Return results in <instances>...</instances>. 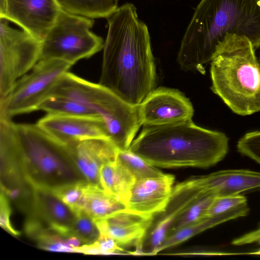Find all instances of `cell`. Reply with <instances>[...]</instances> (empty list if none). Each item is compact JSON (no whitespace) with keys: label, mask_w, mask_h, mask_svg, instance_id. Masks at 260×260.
<instances>
[{"label":"cell","mask_w":260,"mask_h":260,"mask_svg":"<svg viewBox=\"0 0 260 260\" xmlns=\"http://www.w3.org/2000/svg\"><path fill=\"white\" fill-rule=\"evenodd\" d=\"M36 124L64 145L88 139H109L105 124L100 117L47 114Z\"/></svg>","instance_id":"cell-11"},{"label":"cell","mask_w":260,"mask_h":260,"mask_svg":"<svg viewBox=\"0 0 260 260\" xmlns=\"http://www.w3.org/2000/svg\"><path fill=\"white\" fill-rule=\"evenodd\" d=\"M94 22L93 19L61 10L42 41L40 60L60 59L73 66L100 51L104 42L91 31Z\"/></svg>","instance_id":"cell-7"},{"label":"cell","mask_w":260,"mask_h":260,"mask_svg":"<svg viewBox=\"0 0 260 260\" xmlns=\"http://www.w3.org/2000/svg\"><path fill=\"white\" fill-rule=\"evenodd\" d=\"M116 161L126 169L136 180L156 177L164 173L128 149H118Z\"/></svg>","instance_id":"cell-25"},{"label":"cell","mask_w":260,"mask_h":260,"mask_svg":"<svg viewBox=\"0 0 260 260\" xmlns=\"http://www.w3.org/2000/svg\"><path fill=\"white\" fill-rule=\"evenodd\" d=\"M154 216L127 209L106 218L94 220L100 232L121 246H134L132 254L141 255L143 240L154 222Z\"/></svg>","instance_id":"cell-13"},{"label":"cell","mask_w":260,"mask_h":260,"mask_svg":"<svg viewBox=\"0 0 260 260\" xmlns=\"http://www.w3.org/2000/svg\"><path fill=\"white\" fill-rule=\"evenodd\" d=\"M51 96L71 98L93 110L102 119L109 139L119 149L129 148L142 125L138 105L127 103L100 83L88 81L69 71L47 97Z\"/></svg>","instance_id":"cell-6"},{"label":"cell","mask_w":260,"mask_h":260,"mask_svg":"<svg viewBox=\"0 0 260 260\" xmlns=\"http://www.w3.org/2000/svg\"><path fill=\"white\" fill-rule=\"evenodd\" d=\"M12 212L11 204L7 197L1 192L0 197V225L7 232L14 236H19V231L12 225L10 216Z\"/></svg>","instance_id":"cell-32"},{"label":"cell","mask_w":260,"mask_h":260,"mask_svg":"<svg viewBox=\"0 0 260 260\" xmlns=\"http://www.w3.org/2000/svg\"><path fill=\"white\" fill-rule=\"evenodd\" d=\"M79 253L86 254H128L122 247L109 236L100 234L99 239L89 245H82L78 247Z\"/></svg>","instance_id":"cell-29"},{"label":"cell","mask_w":260,"mask_h":260,"mask_svg":"<svg viewBox=\"0 0 260 260\" xmlns=\"http://www.w3.org/2000/svg\"><path fill=\"white\" fill-rule=\"evenodd\" d=\"M247 203L246 197L240 194L215 197L209 206L205 217L226 212Z\"/></svg>","instance_id":"cell-30"},{"label":"cell","mask_w":260,"mask_h":260,"mask_svg":"<svg viewBox=\"0 0 260 260\" xmlns=\"http://www.w3.org/2000/svg\"><path fill=\"white\" fill-rule=\"evenodd\" d=\"M61 10L56 0H7L4 18L42 41Z\"/></svg>","instance_id":"cell-12"},{"label":"cell","mask_w":260,"mask_h":260,"mask_svg":"<svg viewBox=\"0 0 260 260\" xmlns=\"http://www.w3.org/2000/svg\"><path fill=\"white\" fill-rule=\"evenodd\" d=\"M66 146L81 175L89 184L102 188L100 170L104 164L114 162L118 148L107 138H92Z\"/></svg>","instance_id":"cell-14"},{"label":"cell","mask_w":260,"mask_h":260,"mask_svg":"<svg viewBox=\"0 0 260 260\" xmlns=\"http://www.w3.org/2000/svg\"><path fill=\"white\" fill-rule=\"evenodd\" d=\"M31 215L65 239L71 236L76 214L50 189L33 187Z\"/></svg>","instance_id":"cell-16"},{"label":"cell","mask_w":260,"mask_h":260,"mask_svg":"<svg viewBox=\"0 0 260 260\" xmlns=\"http://www.w3.org/2000/svg\"><path fill=\"white\" fill-rule=\"evenodd\" d=\"M215 198L205 193L200 195L174 220L168 236L180 229L196 223L205 218L206 212Z\"/></svg>","instance_id":"cell-26"},{"label":"cell","mask_w":260,"mask_h":260,"mask_svg":"<svg viewBox=\"0 0 260 260\" xmlns=\"http://www.w3.org/2000/svg\"><path fill=\"white\" fill-rule=\"evenodd\" d=\"M0 18V99L29 72L40 58L42 41Z\"/></svg>","instance_id":"cell-9"},{"label":"cell","mask_w":260,"mask_h":260,"mask_svg":"<svg viewBox=\"0 0 260 260\" xmlns=\"http://www.w3.org/2000/svg\"><path fill=\"white\" fill-rule=\"evenodd\" d=\"M141 124L159 125L192 120L190 100L178 89L154 88L138 105Z\"/></svg>","instance_id":"cell-10"},{"label":"cell","mask_w":260,"mask_h":260,"mask_svg":"<svg viewBox=\"0 0 260 260\" xmlns=\"http://www.w3.org/2000/svg\"><path fill=\"white\" fill-rule=\"evenodd\" d=\"M258 61H259V63H260V53H259V58Z\"/></svg>","instance_id":"cell-36"},{"label":"cell","mask_w":260,"mask_h":260,"mask_svg":"<svg viewBox=\"0 0 260 260\" xmlns=\"http://www.w3.org/2000/svg\"><path fill=\"white\" fill-rule=\"evenodd\" d=\"M26 234L41 249L53 252L79 253L77 248L69 245L63 237L41 222L30 224Z\"/></svg>","instance_id":"cell-23"},{"label":"cell","mask_w":260,"mask_h":260,"mask_svg":"<svg viewBox=\"0 0 260 260\" xmlns=\"http://www.w3.org/2000/svg\"><path fill=\"white\" fill-rule=\"evenodd\" d=\"M135 181L133 175L116 160L104 164L101 168L100 182L103 189L125 204Z\"/></svg>","instance_id":"cell-21"},{"label":"cell","mask_w":260,"mask_h":260,"mask_svg":"<svg viewBox=\"0 0 260 260\" xmlns=\"http://www.w3.org/2000/svg\"><path fill=\"white\" fill-rule=\"evenodd\" d=\"M196 178L203 192L215 197L260 189V172L249 170H223Z\"/></svg>","instance_id":"cell-18"},{"label":"cell","mask_w":260,"mask_h":260,"mask_svg":"<svg viewBox=\"0 0 260 260\" xmlns=\"http://www.w3.org/2000/svg\"><path fill=\"white\" fill-rule=\"evenodd\" d=\"M238 151L260 164V131L247 133L239 139Z\"/></svg>","instance_id":"cell-31"},{"label":"cell","mask_w":260,"mask_h":260,"mask_svg":"<svg viewBox=\"0 0 260 260\" xmlns=\"http://www.w3.org/2000/svg\"><path fill=\"white\" fill-rule=\"evenodd\" d=\"M226 33L260 48V0H201L182 38L177 60L184 71H204Z\"/></svg>","instance_id":"cell-2"},{"label":"cell","mask_w":260,"mask_h":260,"mask_svg":"<svg viewBox=\"0 0 260 260\" xmlns=\"http://www.w3.org/2000/svg\"><path fill=\"white\" fill-rule=\"evenodd\" d=\"M250 40L226 33L211 61V88L235 113L260 111V63Z\"/></svg>","instance_id":"cell-4"},{"label":"cell","mask_w":260,"mask_h":260,"mask_svg":"<svg viewBox=\"0 0 260 260\" xmlns=\"http://www.w3.org/2000/svg\"><path fill=\"white\" fill-rule=\"evenodd\" d=\"M38 110L44 111L47 114L100 117L93 110L83 103L60 96L47 97L40 104Z\"/></svg>","instance_id":"cell-24"},{"label":"cell","mask_w":260,"mask_h":260,"mask_svg":"<svg viewBox=\"0 0 260 260\" xmlns=\"http://www.w3.org/2000/svg\"><path fill=\"white\" fill-rule=\"evenodd\" d=\"M128 149L156 167L208 168L225 156L229 139L190 120L143 126Z\"/></svg>","instance_id":"cell-3"},{"label":"cell","mask_w":260,"mask_h":260,"mask_svg":"<svg viewBox=\"0 0 260 260\" xmlns=\"http://www.w3.org/2000/svg\"><path fill=\"white\" fill-rule=\"evenodd\" d=\"M7 0H0V18H4L6 14Z\"/></svg>","instance_id":"cell-35"},{"label":"cell","mask_w":260,"mask_h":260,"mask_svg":"<svg viewBox=\"0 0 260 260\" xmlns=\"http://www.w3.org/2000/svg\"><path fill=\"white\" fill-rule=\"evenodd\" d=\"M254 243L260 244V224L255 230L237 238L232 242V244L236 246H240ZM248 254L260 255V247L257 251L249 253Z\"/></svg>","instance_id":"cell-33"},{"label":"cell","mask_w":260,"mask_h":260,"mask_svg":"<svg viewBox=\"0 0 260 260\" xmlns=\"http://www.w3.org/2000/svg\"><path fill=\"white\" fill-rule=\"evenodd\" d=\"M66 242L71 247L77 248L83 245L79 238L75 236H71L66 239Z\"/></svg>","instance_id":"cell-34"},{"label":"cell","mask_w":260,"mask_h":260,"mask_svg":"<svg viewBox=\"0 0 260 260\" xmlns=\"http://www.w3.org/2000/svg\"><path fill=\"white\" fill-rule=\"evenodd\" d=\"M72 66L60 59L40 60L17 80L6 96L0 99V120H12L16 115L38 111L40 104Z\"/></svg>","instance_id":"cell-8"},{"label":"cell","mask_w":260,"mask_h":260,"mask_svg":"<svg viewBox=\"0 0 260 260\" xmlns=\"http://www.w3.org/2000/svg\"><path fill=\"white\" fill-rule=\"evenodd\" d=\"M107 19L99 83L137 106L156 85V66L148 27L132 3L119 7Z\"/></svg>","instance_id":"cell-1"},{"label":"cell","mask_w":260,"mask_h":260,"mask_svg":"<svg viewBox=\"0 0 260 260\" xmlns=\"http://www.w3.org/2000/svg\"><path fill=\"white\" fill-rule=\"evenodd\" d=\"M14 128L15 157L21 172L33 187L50 189L85 181L66 146L47 135L36 124L14 123Z\"/></svg>","instance_id":"cell-5"},{"label":"cell","mask_w":260,"mask_h":260,"mask_svg":"<svg viewBox=\"0 0 260 260\" xmlns=\"http://www.w3.org/2000/svg\"><path fill=\"white\" fill-rule=\"evenodd\" d=\"M174 181L173 175L164 173L136 180L126 202L127 209L152 216L162 212L171 196Z\"/></svg>","instance_id":"cell-15"},{"label":"cell","mask_w":260,"mask_h":260,"mask_svg":"<svg viewBox=\"0 0 260 260\" xmlns=\"http://www.w3.org/2000/svg\"><path fill=\"white\" fill-rule=\"evenodd\" d=\"M61 9L90 18H108L118 8L119 0H56Z\"/></svg>","instance_id":"cell-22"},{"label":"cell","mask_w":260,"mask_h":260,"mask_svg":"<svg viewBox=\"0 0 260 260\" xmlns=\"http://www.w3.org/2000/svg\"><path fill=\"white\" fill-rule=\"evenodd\" d=\"M126 209V205L124 202L107 193L103 189L88 183L79 212H83L93 220H96Z\"/></svg>","instance_id":"cell-20"},{"label":"cell","mask_w":260,"mask_h":260,"mask_svg":"<svg viewBox=\"0 0 260 260\" xmlns=\"http://www.w3.org/2000/svg\"><path fill=\"white\" fill-rule=\"evenodd\" d=\"M76 214V218L71 228V236L79 238L83 245L93 243L100 236V232L94 220L83 212Z\"/></svg>","instance_id":"cell-28"},{"label":"cell","mask_w":260,"mask_h":260,"mask_svg":"<svg viewBox=\"0 0 260 260\" xmlns=\"http://www.w3.org/2000/svg\"><path fill=\"white\" fill-rule=\"evenodd\" d=\"M202 193H204L196 178L174 186L165 210L160 213V217L150 229L148 233L149 242L154 246L160 245L167 237L174 220Z\"/></svg>","instance_id":"cell-17"},{"label":"cell","mask_w":260,"mask_h":260,"mask_svg":"<svg viewBox=\"0 0 260 260\" xmlns=\"http://www.w3.org/2000/svg\"><path fill=\"white\" fill-rule=\"evenodd\" d=\"M85 181L59 185L50 190L75 213L79 212L85 187Z\"/></svg>","instance_id":"cell-27"},{"label":"cell","mask_w":260,"mask_h":260,"mask_svg":"<svg viewBox=\"0 0 260 260\" xmlns=\"http://www.w3.org/2000/svg\"><path fill=\"white\" fill-rule=\"evenodd\" d=\"M247 203L226 212L207 217L201 220L180 229L168 235L157 249L155 254L168 248L178 245L208 229L229 220L245 216L249 212Z\"/></svg>","instance_id":"cell-19"}]
</instances>
